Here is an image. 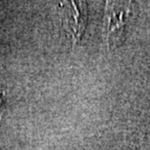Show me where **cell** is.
Here are the masks:
<instances>
[{
    "label": "cell",
    "mask_w": 150,
    "mask_h": 150,
    "mask_svg": "<svg viewBox=\"0 0 150 150\" xmlns=\"http://www.w3.org/2000/svg\"><path fill=\"white\" fill-rule=\"evenodd\" d=\"M0 101H1V96H0Z\"/></svg>",
    "instance_id": "obj_3"
},
{
    "label": "cell",
    "mask_w": 150,
    "mask_h": 150,
    "mask_svg": "<svg viewBox=\"0 0 150 150\" xmlns=\"http://www.w3.org/2000/svg\"><path fill=\"white\" fill-rule=\"evenodd\" d=\"M128 11L117 3H108L106 10V40L109 47L117 46L120 37L124 32Z\"/></svg>",
    "instance_id": "obj_1"
},
{
    "label": "cell",
    "mask_w": 150,
    "mask_h": 150,
    "mask_svg": "<svg viewBox=\"0 0 150 150\" xmlns=\"http://www.w3.org/2000/svg\"><path fill=\"white\" fill-rule=\"evenodd\" d=\"M69 9L67 13V23L69 32L75 41L82 36L86 26L87 13L85 5L80 2H70Z\"/></svg>",
    "instance_id": "obj_2"
}]
</instances>
